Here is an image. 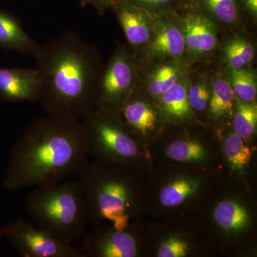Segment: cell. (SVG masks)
Here are the masks:
<instances>
[{
    "instance_id": "1",
    "label": "cell",
    "mask_w": 257,
    "mask_h": 257,
    "mask_svg": "<svg viewBox=\"0 0 257 257\" xmlns=\"http://www.w3.org/2000/svg\"><path fill=\"white\" fill-rule=\"evenodd\" d=\"M88 155L82 121L45 114L17 140L3 186L17 190L67 180L78 175Z\"/></svg>"
},
{
    "instance_id": "2",
    "label": "cell",
    "mask_w": 257,
    "mask_h": 257,
    "mask_svg": "<svg viewBox=\"0 0 257 257\" xmlns=\"http://www.w3.org/2000/svg\"><path fill=\"white\" fill-rule=\"evenodd\" d=\"M35 58L45 114L82 121L97 109L104 69L95 48L79 34L64 32L42 45Z\"/></svg>"
},
{
    "instance_id": "3",
    "label": "cell",
    "mask_w": 257,
    "mask_h": 257,
    "mask_svg": "<svg viewBox=\"0 0 257 257\" xmlns=\"http://www.w3.org/2000/svg\"><path fill=\"white\" fill-rule=\"evenodd\" d=\"M32 222L72 244L86 234L87 209L78 179L35 187L25 202Z\"/></svg>"
},
{
    "instance_id": "4",
    "label": "cell",
    "mask_w": 257,
    "mask_h": 257,
    "mask_svg": "<svg viewBox=\"0 0 257 257\" xmlns=\"http://www.w3.org/2000/svg\"><path fill=\"white\" fill-rule=\"evenodd\" d=\"M82 186L88 221H109L118 230L130 226L132 193L126 179L88 162L77 176Z\"/></svg>"
},
{
    "instance_id": "5",
    "label": "cell",
    "mask_w": 257,
    "mask_h": 257,
    "mask_svg": "<svg viewBox=\"0 0 257 257\" xmlns=\"http://www.w3.org/2000/svg\"><path fill=\"white\" fill-rule=\"evenodd\" d=\"M119 112L97 108L82 121L89 155L116 162L131 160L138 156V144L128 135Z\"/></svg>"
},
{
    "instance_id": "6",
    "label": "cell",
    "mask_w": 257,
    "mask_h": 257,
    "mask_svg": "<svg viewBox=\"0 0 257 257\" xmlns=\"http://www.w3.org/2000/svg\"><path fill=\"white\" fill-rule=\"evenodd\" d=\"M138 72V62L133 52L127 46L119 45L103 69L97 108L120 111L133 94Z\"/></svg>"
},
{
    "instance_id": "7",
    "label": "cell",
    "mask_w": 257,
    "mask_h": 257,
    "mask_svg": "<svg viewBox=\"0 0 257 257\" xmlns=\"http://www.w3.org/2000/svg\"><path fill=\"white\" fill-rule=\"evenodd\" d=\"M7 237L23 256L82 257L78 248L61 241L23 218L9 223Z\"/></svg>"
},
{
    "instance_id": "8",
    "label": "cell",
    "mask_w": 257,
    "mask_h": 257,
    "mask_svg": "<svg viewBox=\"0 0 257 257\" xmlns=\"http://www.w3.org/2000/svg\"><path fill=\"white\" fill-rule=\"evenodd\" d=\"M184 14L176 16L182 29L186 52L193 57H203L216 50L217 33L212 20L194 4L181 10Z\"/></svg>"
},
{
    "instance_id": "9",
    "label": "cell",
    "mask_w": 257,
    "mask_h": 257,
    "mask_svg": "<svg viewBox=\"0 0 257 257\" xmlns=\"http://www.w3.org/2000/svg\"><path fill=\"white\" fill-rule=\"evenodd\" d=\"M111 10L122 28L128 45L137 50L146 48L156 33L161 15L124 2H119Z\"/></svg>"
},
{
    "instance_id": "10",
    "label": "cell",
    "mask_w": 257,
    "mask_h": 257,
    "mask_svg": "<svg viewBox=\"0 0 257 257\" xmlns=\"http://www.w3.org/2000/svg\"><path fill=\"white\" fill-rule=\"evenodd\" d=\"M41 81L36 68H0V98L8 102L40 100Z\"/></svg>"
},
{
    "instance_id": "11",
    "label": "cell",
    "mask_w": 257,
    "mask_h": 257,
    "mask_svg": "<svg viewBox=\"0 0 257 257\" xmlns=\"http://www.w3.org/2000/svg\"><path fill=\"white\" fill-rule=\"evenodd\" d=\"M146 53L152 60H178L186 55L183 32L175 13L161 15L158 28L146 47Z\"/></svg>"
},
{
    "instance_id": "12",
    "label": "cell",
    "mask_w": 257,
    "mask_h": 257,
    "mask_svg": "<svg viewBox=\"0 0 257 257\" xmlns=\"http://www.w3.org/2000/svg\"><path fill=\"white\" fill-rule=\"evenodd\" d=\"M0 47L35 57L42 45L28 35L21 20L16 15L0 9Z\"/></svg>"
},
{
    "instance_id": "13",
    "label": "cell",
    "mask_w": 257,
    "mask_h": 257,
    "mask_svg": "<svg viewBox=\"0 0 257 257\" xmlns=\"http://www.w3.org/2000/svg\"><path fill=\"white\" fill-rule=\"evenodd\" d=\"M128 127L145 135L156 126L157 111L148 103L128 97L119 111Z\"/></svg>"
},
{
    "instance_id": "14",
    "label": "cell",
    "mask_w": 257,
    "mask_h": 257,
    "mask_svg": "<svg viewBox=\"0 0 257 257\" xmlns=\"http://www.w3.org/2000/svg\"><path fill=\"white\" fill-rule=\"evenodd\" d=\"M188 83L185 76L160 96L162 110L170 119L180 121L192 116V109L187 92Z\"/></svg>"
},
{
    "instance_id": "15",
    "label": "cell",
    "mask_w": 257,
    "mask_h": 257,
    "mask_svg": "<svg viewBox=\"0 0 257 257\" xmlns=\"http://www.w3.org/2000/svg\"><path fill=\"white\" fill-rule=\"evenodd\" d=\"M228 78L216 77L211 85L209 114L214 119H226L234 115L236 98Z\"/></svg>"
},
{
    "instance_id": "16",
    "label": "cell",
    "mask_w": 257,
    "mask_h": 257,
    "mask_svg": "<svg viewBox=\"0 0 257 257\" xmlns=\"http://www.w3.org/2000/svg\"><path fill=\"white\" fill-rule=\"evenodd\" d=\"M186 67L179 61L161 64L150 74L147 88L152 96L160 97L186 76Z\"/></svg>"
},
{
    "instance_id": "17",
    "label": "cell",
    "mask_w": 257,
    "mask_h": 257,
    "mask_svg": "<svg viewBox=\"0 0 257 257\" xmlns=\"http://www.w3.org/2000/svg\"><path fill=\"white\" fill-rule=\"evenodd\" d=\"M204 15L211 20L225 25L239 23L241 11L237 0H192Z\"/></svg>"
},
{
    "instance_id": "18",
    "label": "cell",
    "mask_w": 257,
    "mask_h": 257,
    "mask_svg": "<svg viewBox=\"0 0 257 257\" xmlns=\"http://www.w3.org/2000/svg\"><path fill=\"white\" fill-rule=\"evenodd\" d=\"M214 219L220 227L228 231H240L247 226L248 211L241 204L233 201H223L216 206Z\"/></svg>"
},
{
    "instance_id": "19",
    "label": "cell",
    "mask_w": 257,
    "mask_h": 257,
    "mask_svg": "<svg viewBox=\"0 0 257 257\" xmlns=\"http://www.w3.org/2000/svg\"><path fill=\"white\" fill-rule=\"evenodd\" d=\"M224 54L229 69H242L253 62L255 50L246 39L236 37L226 44Z\"/></svg>"
},
{
    "instance_id": "20",
    "label": "cell",
    "mask_w": 257,
    "mask_h": 257,
    "mask_svg": "<svg viewBox=\"0 0 257 257\" xmlns=\"http://www.w3.org/2000/svg\"><path fill=\"white\" fill-rule=\"evenodd\" d=\"M228 79L238 99L246 102L256 100L257 78L253 70L248 67L229 69Z\"/></svg>"
},
{
    "instance_id": "21",
    "label": "cell",
    "mask_w": 257,
    "mask_h": 257,
    "mask_svg": "<svg viewBox=\"0 0 257 257\" xmlns=\"http://www.w3.org/2000/svg\"><path fill=\"white\" fill-rule=\"evenodd\" d=\"M234 128L236 135L243 140L251 138L256 131L257 106L254 101L246 102L238 99L234 112Z\"/></svg>"
},
{
    "instance_id": "22",
    "label": "cell",
    "mask_w": 257,
    "mask_h": 257,
    "mask_svg": "<svg viewBox=\"0 0 257 257\" xmlns=\"http://www.w3.org/2000/svg\"><path fill=\"white\" fill-rule=\"evenodd\" d=\"M194 181L187 178L176 179L161 191L160 200L162 205L174 207L180 205L197 190Z\"/></svg>"
},
{
    "instance_id": "23",
    "label": "cell",
    "mask_w": 257,
    "mask_h": 257,
    "mask_svg": "<svg viewBox=\"0 0 257 257\" xmlns=\"http://www.w3.org/2000/svg\"><path fill=\"white\" fill-rule=\"evenodd\" d=\"M224 153L234 168L242 170L250 163L251 150L242 138L236 133H230L224 142Z\"/></svg>"
},
{
    "instance_id": "24",
    "label": "cell",
    "mask_w": 257,
    "mask_h": 257,
    "mask_svg": "<svg viewBox=\"0 0 257 257\" xmlns=\"http://www.w3.org/2000/svg\"><path fill=\"white\" fill-rule=\"evenodd\" d=\"M169 158L177 162L199 161L205 157V150L198 141L177 140L170 144L166 150Z\"/></svg>"
},
{
    "instance_id": "25",
    "label": "cell",
    "mask_w": 257,
    "mask_h": 257,
    "mask_svg": "<svg viewBox=\"0 0 257 257\" xmlns=\"http://www.w3.org/2000/svg\"><path fill=\"white\" fill-rule=\"evenodd\" d=\"M157 15L170 14L193 5L192 0H121Z\"/></svg>"
},
{
    "instance_id": "26",
    "label": "cell",
    "mask_w": 257,
    "mask_h": 257,
    "mask_svg": "<svg viewBox=\"0 0 257 257\" xmlns=\"http://www.w3.org/2000/svg\"><path fill=\"white\" fill-rule=\"evenodd\" d=\"M188 83V99L192 110L202 111L209 106L211 86L203 79H197Z\"/></svg>"
},
{
    "instance_id": "27",
    "label": "cell",
    "mask_w": 257,
    "mask_h": 257,
    "mask_svg": "<svg viewBox=\"0 0 257 257\" xmlns=\"http://www.w3.org/2000/svg\"><path fill=\"white\" fill-rule=\"evenodd\" d=\"M188 245L184 240L170 238L161 245L159 257H184L188 253Z\"/></svg>"
},
{
    "instance_id": "28",
    "label": "cell",
    "mask_w": 257,
    "mask_h": 257,
    "mask_svg": "<svg viewBox=\"0 0 257 257\" xmlns=\"http://www.w3.org/2000/svg\"><path fill=\"white\" fill-rule=\"evenodd\" d=\"M121 0H79L81 6L88 5L95 8L99 14L103 15L108 9H111L113 6L119 3Z\"/></svg>"
},
{
    "instance_id": "29",
    "label": "cell",
    "mask_w": 257,
    "mask_h": 257,
    "mask_svg": "<svg viewBox=\"0 0 257 257\" xmlns=\"http://www.w3.org/2000/svg\"><path fill=\"white\" fill-rule=\"evenodd\" d=\"M240 11H243L253 20L257 18V0H237Z\"/></svg>"
},
{
    "instance_id": "30",
    "label": "cell",
    "mask_w": 257,
    "mask_h": 257,
    "mask_svg": "<svg viewBox=\"0 0 257 257\" xmlns=\"http://www.w3.org/2000/svg\"><path fill=\"white\" fill-rule=\"evenodd\" d=\"M8 231H9V224L0 226V240L3 239V238L7 237Z\"/></svg>"
}]
</instances>
